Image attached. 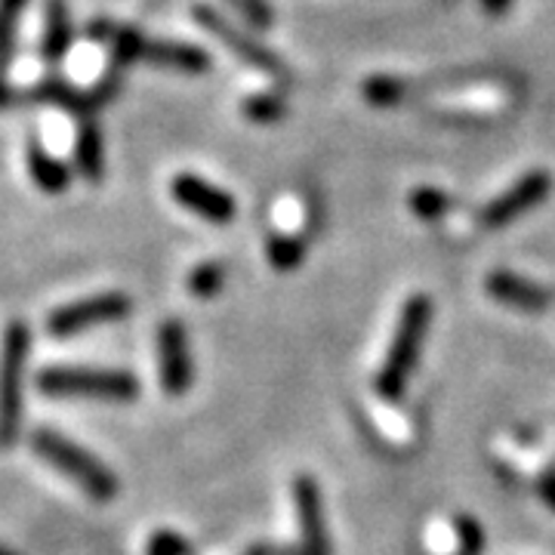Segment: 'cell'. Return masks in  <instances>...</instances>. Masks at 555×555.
I'll use <instances>...</instances> for the list:
<instances>
[{"mask_svg":"<svg viewBox=\"0 0 555 555\" xmlns=\"http://www.w3.org/2000/svg\"><path fill=\"white\" fill-rule=\"evenodd\" d=\"M448 204H451L448 195L441 189H433V185H420V189L411 192V210L420 219H426V222L444 217L448 214Z\"/></svg>","mask_w":555,"mask_h":555,"instance_id":"20","label":"cell"},{"mask_svg":"<svg viewBox=\"0 0 555 555\" xmlns=\"http://www.w3.org/2000/svg\"><path fill=\"white\" fill-rule=\"evenodd\" d=\"M550 189H553V179H550V173L534 170V173H528V177L518 179L516 185H513V189H506L503 195H496V198L481 210L478 222H481L485 229H503V225L516 222V219H521L525 214H531L540 201H546Z\"/></svg>","mask_w":555,"mask_h":555,"instance_id":"8","label":"cell"},{"mask_svg":"<svg viewBox=\"0 0 555 555\" xmlns=\"http://www.w3.org/2000/svg\"><path fill=\"white\" fill-rule=\"evenodd\" d=\"M0 555H13V553H10V550H3V546H0Z\"/></svg>","mask_w":555,"mask_h":555,"instance_id":"29","label":"cell"},{"mask_svg":"<svg viewBox=\"0 0 555 555\" xmlns=\"http://www.w3.org/2000/svg\"><path fill=\"white\" fill-rule=\"evenodd\" d=\"M266 254H269V262H272V269L278 272H294L299 262H302V241H297L294 235H269L266 241Z\"/></svg>","mask_w":555,"mask_h":555,"instance_id":"17","label":"cell"},{"mask_svg":"<svg viewBox=\"0 0 555 555\" xmlns=\"http://www.w3.org/2000/svg\"><path fill=\"white\" fill-rule=\"evenodd\" d=\"M142 62L155 65V68H170L182 75H204L210 68L207 53L195 43H177V40H149Z\"/></svg>","mask_w":555,"mask_h":555,"instance_id":"12","label":"cell"},{"mask_svg":"<svg viewBox=\"0 0 555 555\" xmlns=\"http://www.w3.org/2000/svg\"><path fill=\"white\" fill-rule=\"evenodd\" d=\"M31 444H35L40 460H47L53 469H60L62 476L72 478L83 494H90L100 503L118 496V476L102 463L100 456H93L87 448L75 444L72 438L60 436L53 429H38Z\"/></svg>","mask_w":555,"mask_h":555,"instance_id":"2","label":"cell"},{"mask_svg":"<svg viewBox=\"0 0 555 555\" xmlns=\"http://www.w3.org/2000/svg\"><path fill=\"white\" fill-rule=\"evenodd\" d=\"M10 102H13V90H10L7 83H0V108L10 105Z\"/></svg>","mask_w":555,"mask_h":555,"instance_id":"28","label":"cell"},{"mask_svg":"<svg viewBox=\"0 0 555 555\" xmlns=\"http://www.w3.org/2000/svg\"><path fill=\"white\" fill-rule=\"evenodd\" d=\"M189 294L198 299H214L222 291V284H225V266L217 262V259H207V262H201L195 266L192 272H189Z\"/></svg>","mask_w":555,"mask_h":555,"instance_id":"16","label":"cell"},{"mask_svg":"<svg viewBox=\"0 0 555 555\" xmlns=\"http://www.w3.org/2000/svg\"><path fill=\"white\" fill-rule=\"evenodd\" d=\"M25 3L28 0H0V68L7 65L10 53H13V40H16L13 35H16Z\"/></svg>","mask_w":555,"mask_h":555,"instance_id":"21","label":"cell"},{"mask_svg":"<svg viewBox=\"0 0 555 555\" xmlns=\"http://www.w3.org/2000/svg\"><path fill=\"white\" fill-rule=\"evenodd\" d=\"M294 503H297L302 555H331V543H327V531H324L321 491H318L315 478L297 476V481H294Z\"/></svg>","mask_w":555,"mask_h":555,"instance_id":"10","label":"cell"},{"mask_svg":"<svg viewBox=\"0 0 555 555\" xmlns=\"http://www.w3.org/2000/svg\"><path fill=\"white\" fill-rule=\"evenodd\" d=\"M130 309H133V302L120 291L96 294V297L78 299V302H68V306L56 309L53 315L47 318V331H50V337L56 339L78 337V334L90 331V327H100V324H108V321L127 318Z\"/></svg>","mask_w":555,"mask_h":555,"instance_id":"5","label":"cell"},{"mask_svg":"<svg viewBox=\"0 0 555 555\" xmlns=\"http://www.w3.org/2000/svg\"><path fill=\"white\" fill-rule=\"evenodd\" d=\"M485 287H488V294H491L496 302L513 306V309H518V312H528V315H540V312H546V309H550V302H553V294H550L546 287H540L537 281H528V278L516 275V272H506V269L491 272Z\"/></svg>","mask_w":555,"mask_h":555,"instance_id":"11","label":"cell"},{"mask_svg":"<svg viewBox=\"0 0 555 555\" xmlns=\"http://www.w3.org/2000/svg\"><path fill=\"white\" fill-rule=\"evenodd\" d=\"M195 22H198L201 28H207V31L222 43V47H229L232 53H238L241 60L247 62V65H254V68H259V72L272 75L275 80L291 78V75H287V68L281 65V60H278L272 50H266L259 40L247 38L241 28H235V25L225 20L222 13H217V10H210V7H195Z\"/></svg>","mask_w":555,"mask_h":555,"instance_id":"7","label":"cell"},{"mask_svg":"<svg viewBox=\"0 0 555 555\" xmlns=\"http://www.w3.org/2000/svg\"><path fill=\"white\" fill-rule=\"evenodd\" d=\"M38 389L43 396L60 398L133 401L139 398V379L127 371H102V367H47L40 371Z\"/></svg>","mask_w":555,"mask_h":555,"instance_id":"3","label":"cell"},{"mask_svg":"<svg viewBox=\"0 0 555 555\" xmlns=\"http://www.w3.org/2000/svg\"><path fill=\"white\" fill-rule=\"evenodd\" d=\"M28 173L40 192H47V195L68 192V182H72V170L60 158H53L40 142H28Z\"/></svg>","mask_w":555,"mask_h":555,"instance_id":"13","label":"cell"},{"mask_svg":"<svg viewBox=\"0 0 555 555\" xmlns=\"http://www.w3.org/2000/svg\"><path fill=\"white\" fill-rule=\"evenodd\" d=\"M170 192H173V201H177L179 207H185L189 214L207 219L214 225H225L238 214V204H235V198L229 192H222L214 182L192 177V173H179L173 179V185H170Z\"/></svg>","mask_w":555,"mask_h":555,"instance_id":"9","label":"cell"},{"mask_svg":"<svg viewBox=\"0 0 555 555\" xmlns=\"http://www.w3.org/2000/svg\"><path fill=\"white\" fill-rule=\"evenodd\" d=\"M72 38L75 35H72V20H68L65 3L62 0H50V7H47V25H43V43H40L43 56L50 62H60L68 53Z\"/></svg>","mask_w":555,"mask_h":555,"instance_id":"15","label":"cell"},{"mask_svg":"<svg viewBox=\"0 0 555 555\" xmlns=\"http://www.w3.org/2000/svg\"><path fill=\"white\" fill-rule=\"evenodd\" d=\"M28 324L10 321L0 349V444L16 441L22 426V379L28 361Z\"/></svg>","mask_w":555,"mask_h":555,"instance_id":"4","label":"cell"},{"mask_svg":"<svg viewBox=\"0 0 555 555\" xmlns=\"http://www.w3.org/2000/svg\"><path fill=\"white\" fill-rule=\"evenodd\" d=\"M509 3H513V0H481V7H485L491 16H503V13L509 10Z\"/></svg>","mask_w":555,"mask_h":555,"instance_id":"27","label":"cell"},{"mask_svg":"<svg viewBox=\"0 0 555 555\" xmlns=\"http://www.w3.org/2000/svg\"><path fill=\"white\" fill-rule=\"evenodd\" d=\"M244 115L254 120V124H275L284 118V102L269 93H259L244 102Z\"/></svg>","mask_w":555,"mask_h":555,"instance_id":"22","label":"cell"},{"mask_svg":"<svg viewBox=\"0 0 555 555\" xmlns=\"http://www.w3.org/2000/svg\"><path fill=\"white\" fill-rule=\"evenodd\" d=\"M456 540H460V555H478L485 546V534L473 518H456Z\"/></svg>","mask_w":555,"mask_h":555,"instance_id":"25","label":"cell"},{"mask_svg":"<svg viewBox=\"0 0 555 555\" xmlns=\"http://www.w3.org/2000/svg\"><path fill=\"white\" fill-rule=\"evenodd\" d=\"M537 491H540V496H543V503H546V506L555 513V473H546V476L540 478Z\"/></svg>","mask_w":555,"mask_h":555,"instance_id":"26","label":"cell"},{"mask_svg":"<svg viewBox=\"0 0 555 555\" xmlns=\"http://www.w3.org/2000/svg\"><path fill=\"white\" fill-rule=\"evenodd\" d=\"M229 3L235 7V13H241V16L250 22L254 28H259V31L272 28V22H275L272 7H269L266 0H229Z\"/></svg>","mask_w":555,"mask_h":555,"instance_id":"24","label":"cell"},{"mask_svg":"<svg viewBox=\"0 0 555 555\" xmlns=\"http://www.w3.org/2000/svg\"><path fill=\"white\" fill-rule=\"evenodd\" d=\"M158 377L160 389L170 398L185 396L192 389V379H195L189 331L177 318H167L158 327Z\"/></svg>","mask_w":555,"mask_h":555,"instance_id":"6","label":"cell"},{"mask_svg":"<svg viewBox=\"0 0 555 555\" xmlns=\"http://www.w3.org/2000/svg\"><path fill=\"white\" fill-rule=\"evenodd\" d=\"M433 321V302L429 297L416 294L404 306H401V318H398L396 337L389 343L386 361L379 364L374 389L379 398L386 401H398L404 396L408 383L414 377L416 364H420V352H423V339Z\"/></svg>","mask_w":555,"mask_h":555,"instance_id":"1","label":"cell"},{"mask_svg":"<svg viewBox=\"0 0 555 555\" xmlns=\"http://www.w3.org/2000/svg\"><path fill=\"white\" fill-rule=\"evenodd\" d=\"M112 56H115V68H124L130 62H139L145 56L149 40L139 35L137 28H115L112 31Z\"/></svg>","mask_w":555,"mask_h":555,"instance_id":"18","label":"cell"},{"mask_svg":"<svg viewBox=\"0 0 555 555\" xmlns=\"http://www.w3.org/2000/svg\"><path fill=\"white\" fill-rule=\"evenodd\" d=\"M145 555H195L192 543L185 537H179L177 531H155V537L149 540V550Z\"/></svg>","mask_w":555,"mask_h":555,"instance_id":"23","label":"cell"},{"mask_svg":"<svg viewBox=\"0 0 555 555\" xmlns=\"http://www.w3.org/2000/svg\"><path fill=\"white\" fill-rule=\"evenodd\" d=\"M408 96V83L398 78H389V75H377L364 83V100L371 105H379V108H389V105H398V102Z\"/></svg>","mask_w":555,"mask_h":555,"instance_id":"19","label":"cell"},{"mask_svg":"<svg viewBox=\"0 0 555 555\" xmlns=\"http://www.w3.org/2000/svg\"><path fill=\"white\" fill-rule=\"evenodd\" d=\"M75 160L78 170L90 182H100L105 173V145H102L100 127L93 120H80L78 139H75Z\"/></svg>","mask_w":555,"mask_h":555,"instance_id":"14","label":"cell"}]
</instances>
